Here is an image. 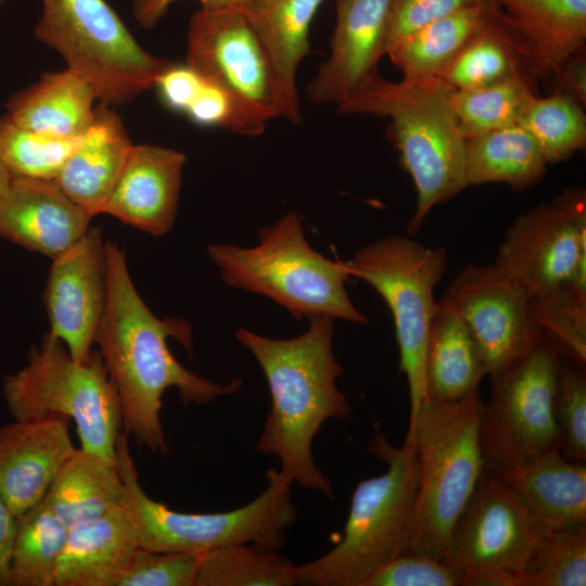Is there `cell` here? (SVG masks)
Returning a JSON list of instances; mask_svg holds the SVG:
<instances>
[{"instance_id":"cell-1","label":"cell","mask_w":586,"mask_h":586,"mask_svg":"<svg viewBox=\"0 0 586 586\" xmlns=\"http://www.w3.org/2000/svg\"><path fill=\"white\" fill-rule=\"evenodd\" d=\"M107 297L94 344L117 391L123 428L152 453H169L160 419L162 397L176 387L180 400L204 405L238 392L241 379L219 384L186 369L171 354L167 339L191 353V327L182 319L157 318L137 292L124 251L105 241Z\"/></svg>"},{"instance_id":"cell-2","label":"cell","mask_w":586,"mask_h":586,"mask_svg":"<svg viewBox=\"0 0 586 586\" xmlns=\"http://www.w3.org/2000/svg\"><path fill=\"white\" fill-rule=\"evenodd\" d=\"M333 321L323 315L308 318V329L291 339H271L243 327L235 331L260 366L271 395L255 450L277 456L293 482L328 498L334 497L332 484L315 462L313 441L326 421L353 413L335 383L344 371L332 351Z\"/></svg>"},{"instance_id":"cell-3","label":"cell","mask_w":586,"mask_h":586,"mask_svg":"<svg viewBox=\"0 0 586 586\" xmlns=\"http://www.w3.org/2000/svg\"><path fill=\"white\" fill-rule=\"evenodd\" d=\"M454 89L438 76L390 81L378 72L336 106L341 114L390 118L388 137L415 184L417 201L407 231L416 234L429 213L468 187L463 137L453 110Z\"/></svg>"},{"instance_id":"cell-4","label":"cell","mask_w":586,"mask_h":586,"mask_svg":"<svg viewBox=\"0 0 586 586\" xmlns=\"http://www.w3.org/2000/svg\"><path fill=\"white\" fill-rule=\"evenodd\" d=\"M367 450L387 464L386 472L357 484L342 539L323 556L297 565L300 584L362 586L381 566L408 552L419 486L416 448L391 445L377 425Z\"/></svg>"},{"instance_id":"cell-5","label":"cell","mask_w":586,"mask_h":586,"mask_svg":"<svg viewBox=\"0 0 586 586\" xmlns=\"http://www.w3.org/2000/svg\"><path fill=\"white\" fill-rule=\"evenodd\" d=\"M258 238L251 247L229 243L206 247L227 285L264 295L296 320L323 315L368 323L347 294L351 276L343 262L331 260L310 246L295 211L262 228Z\"/></svg>"},{"instance_id":"cell-6","label":"cell","mask_w":586,"mask_h":586,"mask_svg":"<svg viewBox=\"0 0 586 586\" xmlns=\"http://www.w3.org/2000/svg\"><path fill=\"white\" fill-rule=\"evenodd\" d=\"M479 392L453 402L425 398L411 441L419 486L408 552L444 560L451 528L484 469Z\"/></svg>"},{"instance_id":"cell-7","label":"cell","mask_w":586,"mask_h":586,"mask_svg":"<svg viewBox=\"0 0 586 586\" xmlns=\"http://www.w3.org/2000/svg\"><path fill=\"white\" fill-rule=\"evenodd\" d=\"M120 432L115 446V464L126 489L124 507L129 511L138 546L160 552H206L234 544L253 543L279 550L284 531L294 524L297 511L291 500L293 481L281 470L266 472V487L254 500L234 510L186 513L150 498L141 488Z\"/></svg>"},{"instance_id":"cell-8","label":"cell","mask_w":586,"mask_h":586,"mask_svg":"<svg viewBox=\"0 0 586 586\" xmlns=\"http://www.w3.org/2000/svg\"><path fill=\"white\" fill-rule=\"evenodd\" d=\"M2 392L14 420L73 419L80 448L115 463L122 408L99 352L79 362L48 332L29 349L27 365L4 377Z\"/></svg>"},{"instance_id":"cell-9","label":"cell","mask_w":586,"mask_h":586,"mask_svg":"<svg viewBox=\"0 0 586 586\" xmlns=\"http://www.w3.org/2000/svg\"><path fill=\"white\" fill-rule=\"evenodd\" d=\"M41 1L37 40L54 49L103 104L133 100L173 64L146 52L105 0Z\"/></svg>"},{"instance_id":"cell-10","label":"cell","mask_w":586,"mask_h":586,"mask_svg":"<svg viewBox=\"0 0 586 586\" xmlns=\"http://www.w3.org/2000/svg\"><path fill=\"white\" fill-rule=\"evenodd\" d=\"M560 355L540 332L524 355L489 375L491 395L482 405L479 423L486 468H519L563 450L555 413Z\"/></svg>"},{"instance_id":"cell-11","label":"cell","mask_w":586,"mask_h":586,"mask_svg":"<svg viewBox=\"0 0 586 586\" xmlns=\"http://www.w3.org/2000/svg\"><path fill=\"white\" fill-rule=\"evenodd\" d=\"M343 264L351 277L366 281L379 293L393 316L399 372L406 375L409 390V422L404 442L408 444L426 398L425 347L437 304L434 288L447 267L446 250L391 234L358 250Z\"/></svg>"},{"instance_id":"cell-12","label":"cell","mask_w":586,"mask_h":586,"mask_svg":"<svg viewBox=\"0 0 586 586\" xmlns=\"http://www.w3.org/2000/svg\"><path fill=\"white\" fill-rule=\"evenodd\" d=\"M547 533L518 493L484 466L451 528L444 561L461 572L462 586H518Z\"/></svg>"},{"instance_id":"cell-13","label":"cell","mask_w":586,"mask_h":586,"mask_svg":"<svg viewBox=\"0 0 586 586\" xmlns=\"http://www.w3.org/2000/svg\"><path fill=\"white\" fill-rule=\"evenodd\" d=\"M586 193L568 188L517 217L495 264L528 298L571 283L586 293Z\"/></svg>"},{"instance_id":"cell-14","label":"cell","mask_w":586,"mask_h":586,"mask_svg":"<svg viewBox=\"0 0 586 586\" xmlns=\"http://www.w3.org/2000/svg\"><path fill=\"white\" fill-rule=\"evenodd\" d=\"M440 301L464 323L487 375L524 355L540 334L528 311V297L495 263L461 268Z\"/></svg>"},{"instance_id":"cell-15","label":"cell","mask_w":586,"mask_h":586,"mask_svg":"<svg viewBox=\"0 0 586 586\" xmlns=\"http://www.w3.org/2000/svg\"><path fill=\"white\" fill-rule=\"evenodd\" d=\"M186 64L268 122L280 117L269 64L241 9L196 10L188 25Z\"/></svg>"},{"instance_id":"cell-16","label":"cell","mask_w":586,"mask_h":586,"mask_svg":"<svg viewBox=\"0 0 586 586\" xmlns=\"http://www.w3.org/2000/svg\"><path fill=\"white\" fill-rule=\"evenodd\" d=\"M106 297L105 242L101 229L89 228L75 245L52 259L44 291L49 332L79 362L91 356Z\"/></svg>"},{"instance_id":"cell-17","label":"cell","mask_w":586,"mask_h":586,"mask_svg":"<svg viewBox=\"0 0 586 586\" xmlns=\"http://www.w3.org/2000/svg\"><path fill=\"white\" fill-rule=\"evenodd\" d=\"M391 0H334L335 26L330 55L307 87L317 104L346 101L386 53Z\"/></svg>"},{"instance_id":"cell-18","label":"cell","mask_w":586,"mask_h":586,"mask_svg":"<svg viewBox=\"0 0 586 586\" xmlns=\"http://www.w3.org/2000/svg\"><path fill=\"white\" fill-rule=\"evenodd\" d=\"M68 420H14L0 425V497L17 517L39 504L75 450Z\"/></svg>"},{"instance_id":"cell-19","label":"cell","mask_w":586,"mask_h":586,"mask_svg":"<svg viewBox=\"0 0 586 586\" xmlns=\"http://www.w3.org/2000/svg\"><path fill=\"white\" fill-rule=\"evenodd\" d=\"M92 217L52 180L12 177L0 199V237L53 259L87 233Z\"/></svg>"},{"instance_id":"cell-20","label":"cell","mask_w":586,"mask_h":586,"mask_svg":"<svg viewBox=\"0 0 586 586\" xmlns=\"http://www.w3.org/2000/svg\"><path fill=\"white\" fill-rule=\"evenodd\" d=\"M536 89L575 53L586 50V0H496Z\"/></svg>"},{"instance_id":"cell-21","label":"cell","mask_w":586,"mask_h":586,"mask_svg":"<svg viewBox=\"0 0 586 586\" xmlns=\"http://www.w3.org/2000/svg\"><path fill=\"white\" fill-rule=\"evenodd\" d=\"M186 163L183 153L152 144H132L103 213L152 235L175 222Z\"/></svg>"},{"instance_id":"cell-22","label":"cell","mask_w":586,"mask_h":586,"mask_svg":"<svg viewBox=\"0 0 586 586\" xmlns=\"http://www.w3.org/2000/svg\"><path fill=\"white\" fill-rule=\"evenodd\" d=\"M323 0H247L242 11L267 59L280 117L302 122L296 71L309 53V29Z\"/></svg>"},{"instance_id":"cell-23","label":"cell","mask_w":586,"mask_h":586,"mask_svg":"<svg viewBox=\"0 0 586 586\" xmlns=\"http://www.w3.org/2000/svg\"><path fill=\"white\" fill-rule=\"evenodd\" d=\"M138 547L131 515L124 506L71 526L54 586H117Z\"/></svg>"},{"instance_id":"cell-24","label":"cell","mask_w":586,"mask_h":586,"mask_svg":"<svg viewBox=\"0 0 586 586\" xmlns=\"http://www.w3.org/2000/svg\"><path fill=\"white\" fill-rule=\"evenodd\" d=\"M103 104L75 151L52 180L75 204L102 214L132 143L119 116Z\"/></svg>"},{"instance_id":"cell-25","label":"cell","mask_w":586,"mask_h":586,"mask_svg":"<svg viewBox=\"0 0 586 586\" xmlns=\"http://www.w3.org/2000/svg\"><path fill=\"white\" fill-rule=\"evenodd\" d=\"M496 471L548 532L586 523L585 463L555 451L523 467Z\"/></svg>"},{"instance_id":"cell-26","label":"cell","mask_w":586,"mask_h":586,"mask_svg":"<svg viewBox=\"0 0 586 586\" xmlns=\"http://www.w3.org/2000/svg\"><path fill=\"white\" fill-rule=\"evenodd\" d=\"M97 97L88 82L66 68L44 73L37 82L16 92L5 113L16 125L37 132L81 137L94 119Z\"/></svg>"},{"instance_id":"cell-27","label":"cell","mask_w":586,"mask_h":586,"mask_svg":"<svg viewBox=\"0 0 586 586\" xmlns=\"http://www.w3.org/2000/svg\"><path fill=\"white\" fill-rule=\"evenodd\" d=\"M487 371L457 313L438 301L429 329L424 380L426 398L453 402L479 392Z\"/></svg>"},{"instance_id":"cell-28","label":"cell","mask_w":586,"mask_h":586,"mask_svg":"<svg viewBox=\"0 0 586 586\" xmlns=\"http://www.w3.org/2000/svg\"><path fill=\"white\" fill-rule=\"evenodd\" d=\"M154 88L168 109L200 126L255 137L264 132L268 122L243 100L187 64L173 63L161 74Z\"/></svg>"},{"instance_id":"cell-29","label":"cell","mask_w":586,"mask_h":586,"mask_svg":"<svg viewBox=\"0 0 586 586\" xmlns=\"http://www.w3.org/2000/svg\"><path fill=\"white\" fill-rule=\"evenodd\" d=\"M125 499L116 464L95 453L75 448L42 500L71 527L123 507Z\"/></svg>"},{"instance_id":"cell-30","label":"cell","mask_w":586,"mask_h":586,"mask_svg":"<svg viewBox=\"0 0 586 586\" xmlns=\"http://www.w3.org/2000/svg\"><path fill=\"white\" fill-rule=\"evenodd\" d=\"M463 153L468 187L501 182L523 190L538 183L548 165L518 124L464 138Z\"/></svg>"},{"instance_id":"cell-31","label":"cell","mask_w":586,"mask_h":586,"mask_svg":"<svg viewBox=\"0 0 586 586\" xmlns=\"http://www.w3.org/2000/svg\"><path fill=\"white\" fill-rule=\"evenodd\" d=\"M495 8V0L463 7L403 38L386 55L403 77L437 76L484 26Z\"/></svg>"},{"instance_id":"cell-32","label":"cell","mask_w":586,"mask_h":586,"mask_svg":"<svg viewBox=\"0 0 586 586\" xmlns=\"http://www.w3.org/2000/svg\"><path fill=\"white\" fill-rule=\"evenodd\" d=\"M437 76L454 90L473 89L513 76L526 78L514 40L497 3L484 26Z\"/></svg>"},{"instance_id":"cell-33","label":"cell","mask_w":586,"mask_h":586,"mask_svg":"<svg viewBox=\"0 0 586 586\" xmlns=\"http://www.w3.org/2000/svg\"><path fill=\"white\" fill-rule=\"evenodd\" d=\"M68 528L43 500L17 515L10 586H54Z\"/></svg>"},{"instance_id":"cell-34","label":"cell","mask_w":586,"mask_h":586,"mask_svg":"<svg viewBox=\"0 0 586 586\" xmlns=\"http://www.w3.org/2000/svg\"><path fill=\"white\" fill-rule=\"evenodd\" d=\"M297 565L257 544L244 543L202 553L195 586H292Z\"/></svg>"},{"instance_id":"cell-35","label":"cell","mask_w":586,"mask_h":586,"mask_svg":"<svg viewBox=\"0 0 586 586\" xmlns=\"http://www.w3.org/2000/svg\"><path fill=\"white\" fill-rule=\"evenodd\" d=\"M574 98L552 92L526 102L518 125L535 141L547 164L569 160L586 144V115Z\"/></svg>"},{"instance_id":"cell-36","label":"cell","mask_w":586,"mask_h":586,"mask_svg":"<svg viewBox=\"0 0 586 586\" xmlns=\"http://www.w3.org/2000/svg\"><path fill=\"white\" fill-rule=\"evenodd\" d=\"M536 89L524 76H513L486 86L454 90L453 110L464 138L517 125Z\"/></svg>"},{"instance_id":"cell-37","label":"cell","mask_w":586,"mask_h":586,"mask_svg":"<svg viewBox=\"0 0 586 586\" xmlns=\"http://www.w3.org/2000/svg\"><path fill=\"white\" fill-rule=\"evenodd\" d=\"M84 136V135H82ZM81 137H54L0 117V161L12 177L53 180Z\"/></svg>"},{"instance_id":"cell-38","label":"cell","mask_w":586,"mask_h":586,"mask_svg":"<svg viewBox=\"0 0 586 586\" xmlns=\"http://www.w3.org/2000/svg\"><path fill=\"white\" fill-rule=\"evenodd\" d=\"M585 585L586 523L544 535L518 579V586Z\"/></svg>"},{"instance_id":"cell-39","label":"cell","mask_w":586,"mask_h":586,"mask_svg":"<svg viewBox=\"0 0 586 586\" xmlns=\"http://www.w3.org/2000/svg\"><path fill=\"white\" fill-rule=\"evenodd\" d=\"M530 315L538 328L568 358L585 366L586 293L571 283L528 298Z\"/></svg>"},{"instance_id":"cell-40","label":"cell","mask_w":586,"mask_h":586,"mask_svg":"<svg viewBox=\"0 0 586 586\" xmlns=\"http://www.w3.org/2000/svg\"><path fill=\"white\" fill-rule=\"evenodd\" d=\"M570 359V358H569ZM555 413L564 438L562 454L570 460L586 461V377L584 366L560 357Z\"/></svg>"},{"instance_id":"cell-41","label":"cell","mask_w":586,"mask_h":586,"mask_svg":"<svg viewBox=\"0 0 586 586\" xmlns=\"http://www.w3.org/2000/svg\"><path fill=\"white\" fill-rule=\"evenodd\" d=\"M202 553L160 552L138 547L117 586H195Z\"/></svg>"},{"instance_id":"cell-42","label":"cell","mask_w":586,"mask_h":586,"mask_svg":"<svg viewBox=\"0 0 586 586\" xmlns=\"http://www.w3.org/2000/svg\"><path fill=\"white\" fill-rule=\"evenodd\" d=\"M462 586L461 572L444 560L403 553L377 570L362 586Z\"/></svg>"},{"instance_id":"cell-43","label":"cell","mask_w":586,"mask_h":586,"mask_svg":"<svg viewBox=\"0 0 586 586\" xmlns=\"http://www.w3.org/2000/svg\"><path fill=\"white\" fill-rule=\"evenodd\" d=\"M479 1L481 0H391L386 53L394 44L419 28Z\"/></svg>"},{"instance_id":"cell-44","label":"cell","mask_w":586,"mask_h":586,"mask_svg":"<svg viewBox=\"0 0 586 586\" xmlns=\"http://www.w3.org/2000/svg\"><path fill=\"white\" fill-rule=\"evenodd\" d=\"M555 92L568 94L586 104V50L569 58L550 78ZM549 79V80H550Z\"/></svg>"},{"instance_id":"cell-45","label":"cell","mask_w":586,"mask_h":586,"mask_svg":"<svg viewBox=\"0 0 586 586\" xmlns=\"http://www.w3.org/2000/svg\"><path fill=\"white\" fill-rule=\"evenodd\" d=\"M179 0H135L133 16L145 28L153 27L168 11L169 7ZM201 8L243 9L247 0H199Z\"/></svg>"},{"instance_id":"cell-46","label":"cell","mask_w":586,"mask_h":586,"mask_svg":"<svg viewBox=\"0 0 586 586\" xmlns=\"http://www.w3.org/2000/svg\"><path fill=\"white\" fill-rule=\"evenodd\" d=\"M16 532L14 517L0 497V586H10V563Z\"/></svg>"},{"instance_id":"cell-47","label":"cell","mask_w":586,"mask_h":586,"mask_svg":"<svg viewBox=\"0 0 586 586\" xmlns=\"http://www.w3.org/2000/svg\"><path fill=\"white\" fill-rule=\"evenodd\" d=\"M12 176L0 161V199L7 191Z\"/></svg>"},{"instance_id":"cell-48","label":"cell","mask_w":586,"mask_h":586,"mask_svg":"<svg viewBox=\"0 0 586 586\" xmlns=\"http://www.w3.org/2000/svg\"><path fill=\"white\" fill-rule=\"evenodd\" d=\"M1 1V0H0Z\"/></svg>"}]
</instances>
